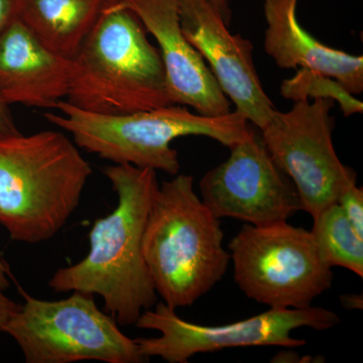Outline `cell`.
Instances as JSON below:
<instances>
[{
	"label": "cell",
	"instance_id": "6da1fadb",
	"mask_svg": "<svg viewBox=\"0 0 363 363\" xmlns=\"http://www.w3.org/2000/svg\"><path fill=\"white\" fill-rule=\"evenodd\" d=\"M118 197L111 214L98 218L89 233L87 255L57 269L49 281L55 293L98 295L104 311L121 326H131L157 303V294L143 252V238L157 190V171L131 164L104 169Z\"/></svg>",
	"mask_w": 363,
	"mask_h": 363
},
{
	"label": "cell",
	"instance_id": "7a4b0ae2",
	"mask_svg": "<svg viewBox=\"0 0 363 363\" xmlns=\"http://www.w3.org/2000/svg\"><path fill=\"white\" fill-rule=\"evenodd\" d=\"M92 168L63 133L0 138V224L11 240H52L77 209Z\"/></svg>",
	"mask_w": 363,
	"mask_h": 363
},
{
	"label": "cell",
	"instance_id": "3957f363",
	"mask_svg": "<svg viewBox=\"0 0 363 363\" xmlns=\"http://www.w3.org/2000/svg\"><path fill=\"white\" fill-rule=\"evenodd\" d=\"M223 240L220 219L196 194L192 176L178 174L160 186L143 252L164 304L192 306L223 279L231 260Z\"/></svg>",
	"mask_w": 363,
	"mask_h": 363
},
{
	"label": "cell",
	"instance_id": "277c9868",
	"mask_svg": "<svg viewBox=\"0 0 363 363\" xmlns=\"http://www.w3.org/2000/svg\"><path fill=\"white\" fill-rule=\"evenodd\" d=\"M147 33L133 11L108 0L72 60L66 101L105 116L174 105L161 54Z\"/></svg>",
	"mask_w": 363,
	"mask_h": 363
},
{
	"label": "cell",
	"instance_id": "5b68a950",
	"mask_svg": "<svg viewBox=\"0 0 363 363\" xmlns=\"http://www.w3.org/2000/svg\"><path fill=\"white\" fill-rule=\"evenodd\" d=\"M61 114L47 112L50 123L73 136L81 149L116 164L178 175L181 164L172 142L181 136L202 135L230 149L255 133L238 111L225 116L192 113L183 105H169L124 116H105L83 111L66 100L57 104Z\"/></svg>",
	"mask_w": 363,
	"mask_h": 363
},
{
	"label": "cell",
	"instance_id": "8992f818",
	"mask_svg": "<svg viewBox=\"0 0 363 363\" xmlns=\"http://www.w3.org/2000/svg\"><path fill=\"white\" fill-rule=\"evenodd\" d=\"M25 298L4 327L26 363H143L135 339L123 333L111 315L98 308L94 296L74 292L58 301Z\"/></svg>",
	"mask_w": 363,
	"mask_h": 363
},
{
	"label": "cell",
	"instance_id": "52a82bcc",
	"mask_svg": "<svg viewBox=\"0 0 363 363\" xmlns=\"http://www.w3.org/2000/svg\"><path fill=\"white\" fill-rule=\"evenodd\" d=\"M234 281L247 298L274 309H301L331 289L332 267L311 231L288 222L245 223L229 242Z\"/></svg>",
	"mask_w": 363,
	"mask_h": 363
},
{
	"label": "cell",
	"instance_id": "ba28073f",
	"mask_svg": "<svg viewBox=\"0 0 363 363\" xmlns=\"http://www.w3.org/2000/svg\"><path fill=\"white\" fill-rule=\"evenodd\" d=\"M340 323L336 313L321 307L301 309H274L242 321L207 326L186 321L176 309L164 302L145 310L135 324L136 328L159 332L157 337L135 339L140 352L147 360L161 357L169 363H187L198 353L216 352L226 348L304 346L305 340L292 337L296 329L328 330Z\"/></svg>",
	"mask_w": 363,
	"mask_h": 363
},
{
	"label": "cell",
	"instance_id": "9c48e42d",
	"mask_svg": "<svg viewBox=\"0 0 363 363\" xmlns=\"http://www.w3.org/2000/svg\"><path fill=\"white\" fill-rule=\"evenodd\" d=\"M334 104L325 98L298 100L288 112L274 111L260 130L267 152L292 180L302 210L312 218L357 184L354 169L343 164L334 149Z\"/></svg>",
	"mask_w": 363,
	"mask_h": 363
},
{
	"label": "cell",
	"instance_id": "30bf717a",
	"mask_svg": "<svg viewBox=\"0 0 363 363\" xmlns=\"http://www.w3.org/2000/svg\"><path fill=\"white\" fill-rule=\"evenodd\" d=\"M199 187L202 201L219 219L264 226L288 221L302 211L292 180L255 133L231 147L228 159L207 172Z\"/></svg>",
	"mask_w": 363,
	"mask_h": 363
},
{
	"label": "cell",
	"instance_id": "8fae6325",
	"mask_svg": "<svg viewBox=\"0 0 363 363\" xmlns=\"http://www.w3.org/2000/svg\"><path fill=\"white\" fill-rule=\"evenodd\" d=\"M182 32L201 54L236 111L262 130L276 111L260 82L253 45L233 35L209 0H178Z\"/></svg>",
	"mask_w": 363,
	"mask_h": 363
},
{
	"label": "cell",
	"instance_id": "7c38bea8",
	"mask_svg": "<svg viewBox=\"0 0 363 363\" xmlns=\"http://www.w3.org/2000/svg\"><path fill=\"white\" fill-rule=\"evenodd\" d=\"M133 11L159 45L169 96L173 104L192 107L200 116L230 112L224 94L201 54L189 43L180 25L178 0H109Z\"/></svg>",
	"mask_w": 363,
	"mask_h": 363
},
{
	"label": "cell",
	"instance_id": "4fadbf2b",
	"mask_svg": "<svg viewBox=\"0 0 363 363\" xmlns=\"http://www.w3.org/2000/svg\"><path fill=\"white\" fill-rule=\"evenodd\" d=\"M72 60L43 45L16 18L0 35V98L6 104L56 108L68 95Z\"/></svg>",
	"mask_w": 363,
	"mask_h": 363
},
{
	"label": "cell",
	"instance_id": "5bb4252c",
	"mask_svg": "<svg viewBox=\"0 0 363 363\" xmlns=\"http://www.w3.org/2000/svg\"><path fill=\"white\" fill-rule=\"evenodd\" d=\"M298 0H264V51L281 69L305 68L338 81L350 94L363 91V57L333 49L300 25Z\"/></svg>",
	"mask_w": 363,
	"mask_h": 363
},
{
	"label": "cell",
	"instance_id": "9a60e30c",
	"mask_svg": "<svg viewBox=\"0 0 363 363\" xmlns=\"http://www.w3.org/2000/svg\"><path fill=\"white\" fill-rule=\"evenodd\" d=\"M108 0H21L18 18L55 54L73 60Z\"/></svg>",
	"mask_w": 363,
	"mask_h": 363
},
{
	"label": "cell",
	"instance_id": "2e32d148",
	"mask_svg": "<svg viewBox=\"0 0 363 363\" xmlns=\"http://www.w3.org/2000/svg\"><path fill=\"white\" fill-rule=\"evenodd\" d=\"M313 219L311 233L325 262L363 278V238L355 233L338 203L325 208Z\"/></svg>",
	"mask_w": 363,
	"mask_h": 363
},
{
	"label": "cell",
	"instance_id": "e0dca14e",
	"mask_svg": "<svg viewBox=\"0 0 363 363\" xmlns=\"http://www.w3.org/2000/svg\"><path fill=\"white\" fill-rule=\"evenodd\" d=\"M281 96L286 99L298 100L325 98L337 102L344 116L362 113L363 104L353 97L338 81L309 70L298 68L293 78L286 79L281 85Z\"/></svg>",
	"mask_w": 363,
	"mask_h": 363
},
{
	"label": "cell",
	"instance_id": "ac0fdd59",
	"mask_svg": "<svg viewBox=\"0 0 363 363\" xmlns=\"http://www.w3.org/2000/svg\"><path fill=\"white\" fill-rule=\"evenodd\" d=\"M337 203L355 233L363 238L362 188L357 187V184L351 186L340 195Z\"/></svg>",
	"mask_w": 363,
	"mask_h": 363
},
{
	"label": "cell",
	"instance_id": "d6986e66",
	"mask_svg": "<svg viewBox=\"0 0 363 363\" xmlns=\"http://www.w3.org/2000/svg\"><path fill=\"white\" fill-rule=\"evenodd\" d=\"M21 0H0V35L20 16Z\"/></svg>",
	"mask_w": 363,
	"mask_h": 363
},
{
	"label": "cell",
	"instance_id": "ffe728a7",
	"mask_svg": "<svg viewBox=\"0 0 363 363\" xmlns=\"http://www.w3.org/2000/svg\"><path fill=\"white\" fill-rule=\"evenodd\" d=\"M21 135L9 105L0 98V138Z\"/></svg>",
	"mask_w": 363,
	"mask_h": 363
},
{
	"label": "cell",
	"instance_id": "44dd1931",
	"mask_svg": "<svg viewBox=\"0 0 363 363\" xmlns=\"http://www.w3.org/2000/svg\"><path fill=\"white\" fill-rule=\"evenodd\" d=\"M20 308L21 304L4 295V291L0 289V336L4 333V327L7 321Z\"/></svg>",
	"mask_w": 363,
	"mask_h": 363
},
{
	"label": "cell",
	"instance_id": "7402d4cb",
	"mask_svg": "<svg viewBox=\"0 0 363 363\" xmlns=\"http://www.w3.org/2000/svg\"><path fill=\"white\" fill-rule=\"evenodd\" d=\"M210 4L220 14L222 20L227 26H230L233 20V11H231L230 0H209Z\"/></svg>",
	"mask_w": 363,
	"mask_h": 363
},
{
	"label": "cell",
	"instance_id": "603a6c76",
	"mask_svg": "<svg viewBox=\"0 0 363 363\" xmlns=\"http://www.w3.org/2000/svg\"><path fill=\"white\" fill-rule=\"evenodd\" d=\"M341 305L347 310L362 309V295H342L340 297Z\"/></svg>",
	"mask_w": 363,
	"mask_h": 363
},
{
	"label": "cell",
	"instance_id": "cb8c5ba5",
	"mask_svg": "<svg viewBox=\"0 0 363 363\" xmlns=\"http://www.w3.org/2000/svg\"><path fill=\"white\" fill-rule=\"evenodd\" d=\"M9 272H7V267L6 264H4L1 259H0V289L2 291H6V289H9Z\"/></svg>",
	"mask_w": 363,
	"mask_h": 363
}]
</instances>
